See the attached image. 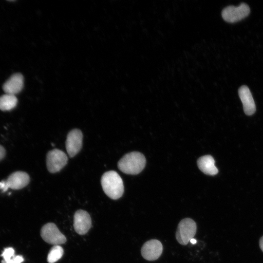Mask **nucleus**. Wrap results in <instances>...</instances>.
<instances>
[{
  "label": "nucleus",
  "mask_w": 263,
  "mask_h": 263,
  "mask_svg": "<svg viewBox=\"0 0 263 263\" xmlns=\"http://www.w3.org/2000/svg\"><path fill=\"white\" fill-rule=\"evenodd\" d=\"M260 247L263 252V236L261 238L259 242Z\"/></svg>",
  "instance_id": "obj_19"
},
{
  "label": "nucleus",
  "mask_w": 263,
  "mask_h": 263,
  "mask_svg": "<svg viewBox=\"0 0 263 263\" xmlns=\"http://www.w3.org/2000/svg\"><path fill=\"white\" fill-rule=\"evenodd\" d=\"M63 254V249L59 245L53 246L47 256V262L49 263H54L59 260Z\"/></svg>",
  "instance_id": "obj_16"
},
{
  "label": "nucleus",
  "mask_w": 263,
  "mask_h": 263,
  "mask_svg": "<svg viewBox=\"0 0 263 263\" xmlns=\"http://www.w3.org/2000/svg\"><path fill=\"white\" fill-rule=\"evenodd\" d=\"M67 155L60 150L53 149L47 154V168L51 173L60 171L67 164Z\"/></svg>",
  "instance_id": "obj_4"
},
{
  "label": "nucleus",
  "mask_w": 263,
  "mask_h": 263,
  "mask_svg": "<svg viewBox=\"0 0 263 263\" xmlns=\"http://www.w3.org/2000/svg\"><path fill=\"white\" fill-rule=\"evenodd\" d=\"M83 135L80 130L75 129L71 131L67 136L66 149L70 157L77 154L82 146Z\"/></svg>",
  "instance_id": "obj_7"
},
{
  "label": "nucleus",
  "mask_w": 263,
  "mask_h": 263,
  "mask_svg": "<svg viewBox=\"0 0 263 263\" xmlns=\"http://www.w3.org/2000/svg\"><path fill=\"white\" fill-rule=\"evenodd\" d=\"M91 225V218L87 212L79 209L75 212L74 216V227L78 234H85L90 229Z\"/></svg>",
  "instance_id": "obj_9"
},
{
  "label": "nucleus",
  "mask_w": 263,
  "mask_h": 263,
  "mask_svg": "<svg viewBox=\"0 0 263 263\" xmlns=\"http://www.w3.org/2000/svg\"><path fill=\"white\" fill-rule=\"evenodd\" d=\"M1 256L3 258L2 263H21L24 261L22 256L15 255V250L11 247L5 248Z\"/></svg>",
  "instance_id": "obj_15"
},
{
  "label": "nucleus",
  "mask_w": 263,
  "mask_h": 263,
  "mask_svg": "<svg viewBox=\"0 0 263 263\" xmlns=\"http://www.w3.org/2000/svg\"><path fill=\"white\" fill-rule=\"evenodd\" d=\"M101 184L105 193L112 199L117 200L123 194L122 179L115 171L110 170L104 173L101 178Z\"/></svg>",
  "instance_id": "obj_1"
},
{
  "label": "nucleus",
  "mask_w": 263,
  "mask_h": 263,
  "mask_svg": "<svg viewBox=\"0 0 263 263\" xmlns=\"http://www.w3.org/2000/svg\"><path fill=\"white\" fill-rule=\"evenodd\" d=\"M9 188L6 181H1L0 182V189L5 192L7 191Z\"/></svg>",
  "instance_id": "obj_17"
},
{
  "label": "nucleus",
  "mask_w": 263,
  "mask_h": 263,
  "mask_svg": "<svg viewBox=\"0 0 263 263\" xmlns=\"http://www.w3.org/2000/svg\"><path fill=\"white\" fill-rule=\"evenodd\" d=\"M18 102L15 95L5 94L0 96V110L10 111L14 108Z\"/></svg>",
  "instance_id": "obj_14"
},
{
  "label": "nucleus",
  "mask_w": 263,
  "mask_h": 263,
  "mask_svg": "<svg viewBox=\"0 0 263 263\" xmlns=\"http://www.w3.org/2000/svg\"><path fill=\"white\" fill-rule=\"evenodd\" d=\"M238 93L244 113L247 115H252L256 111V106L249 89L246 86H242L239 88Z\"/></svg>",
  "instance_id": "obj_11"
},
{
  "label": "nucleus",
  "mask_w": 263,
  "mask_h": 263,
  "mask_svg": "<svg viewBox=\"0 0 263 263\" xmlns=\"http://www.w3.org/2000/svg\"><path fill=\"white\" fill-rule=\"evenodd\" d=\"M40 235L46 243L55 245L64 244L65 236L59 230L56 225L52 223L44 225L41 229Z\"/></svg>",
  "instance_id": "obj_5"
},
{
  "label": "nucleus",
  "mask_w": 263,
  "mask_h": 263,
  "mask_svg": "<svg viewBox=\"0 0 263 263\" xmlns=\"http://www.w3.org/2000/svg\"><path fill=\"white\" fill-rule=\"evenodd\" d=\"M24 78L20 73L12 75L3 84L2 89L5 94L15 95L22 89Z\"/></svg>",
  "instance_id": "obj_10"
},
{
  "label": "nucleus",
  "mask_w": 263,
  "mask_h": 263,
  "mask_svg": "<svg viewBox=\"0 0 263 263\" xmlns=\"http://www.w3.org/2000/svg\"><path fill=\"white\" fill-rule=\"evenodd\" d=\"M189 242L192 244H195L197 243L196 240L194 238L191 239Z\"/></svg>",
  "instance_id": "obj_20"
},
{
  "label": "nucleus",
  "mask_w": 263,
  "mask_h": 263,
  "mask_svg": "<svg viewBox=\"0 0 263 263\" xmlns=\"http://www.w3.org/2000/svg\"><path fill=\"white\" fill-rule=\"evenodd\" d=\"M197 165L199 169L206 174L214 175L218 172V170L215 166V160L211 155H205L199 158L197 161Z\"/></svg>",
  "instance_id": "obj_13"
},
{
  "label": "nucleus",
  "mask_w": 263,
  "mask_h": 263,
  "mask_svg": "<svg viewBox=\"0 0 263 263\" xmlns=\"http://www.w3.org/2000/svg\"><path fill=\"white\" fill-rule=\"evenodd\" d=\"M249 13V6L242 3L238 6L230 5L226 7L222 12V16L225 21L234 23L246 17Z\"/></svg>",
  "instance_id": "obj_6"
},
{
  "label": "nucleus",
  "mask_w": 263,
  "mask_h": 263,
  "mask_svg": "<svg viewBox=\"0 0 263 263\" xmlns=\"http://www.w3.org/2000/svg\"><path fill=\"white\" fill-rule=\"evenodd\" d=\"M6 181L9 188L19 189L28 184L30 177L27 173L19 171L11 174Z\"/></svg>",
  "instance_id": "obj_12"
},
{
  "label": "nucleus",
  "mask_w": 263,
  "mask_h": 263,
  "mask_svg": "<svg viewBox=\"0 0 263 263\" xmlns=\"http://www.w3.org/2000/svg\"><path fill=\"white\" fill-rule=\"evenodd\" d=\"M146 159L140 152L133 151L123 156L118 163V169L128 174H137L144 168Z\"/></svg>",
  "instance_id": "obj_2"
},
{
  "label": "nucleus",
  "mask_w": 263,
  "mask_h": 263,
  "mask_svg": "<svg viewBox=\"0 0 263 263\" xmlns=\"http://www.w3.org/2000/svg\"><path fill=\"white\" fill-rule=\"evenodd\" d=\"M5 155V150L4 148L0 145V160H1Z\"/></svg>",
  "instance_id": "obj_18"
},
{
  "label": "nucleus",
  "mask_w": 263,
  "mask_h": 263,
  "mask_svg": "<svg viewBox=\"0 0 263 263\" xmlns=\"http://www.w3.org/2000/svg\"><path fill=\"white\" fill-rule=\"evenodd\" d=\"M163 251L161 243L156 239L146 242L141 248V255L146 260L152 261L158 259Z\"/></svg>",
  "instance_id": "obj_8"
},
{
  "label": "nucleus",
  "mask_w": 263,
  "mask_h": 263,
  "mask_svg": "<svg viewBox=\"0 0 263 263\" xmlns=\"http://www.w3.org/2000/svg\"><path fill=\"white\" fill-rule=\"evenodd\" d=\"M197 230L196 224L192 219L186 218L179 223L176 232V239L182 245H187L195 236Z\"/></svg>",
  "instance_id": "obj_3"
}]
</instances>
